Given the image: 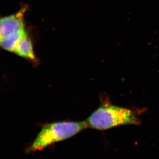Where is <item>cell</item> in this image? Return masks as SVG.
I'll list each match as a JSON object with an SVG mask.
<instances>
[{
	"mask_svg": "<svg viewBox=\"0 0 159 159\" xmlns=\"http://www.w3.org/2000/svg\"><path fill=\"white\" fill-rule=\"evenodd\" d=\"M88 128L85 121H63L44 125L33 142L27 147V153L42 150L56 143L73 137Z\"/></svg>",
	"mask_w": 159,
	"mask_h": 159,
	"instance_id": "obj_3",
	"label": "cell"
},
{
	"mask_svg": "<svg viewBox=\"0 0 159 159\" xmlns=\"http://www.w3.org/2000/svg\"><path fill=\"white\" fill-rule=\"evenodd\" d=\"M28 8L24 5L14 14L0 16V48L19 57L34 45L25 20Z\"/></svg>",
	"mask_w": 159,
	"mask_h": 159,
	"instance_id": "obj_1",
	"label": "cell"
},
{
	"mask_svg": "<svg viewBox=\"0 0 159 159\" xmlns=\"http://www.w3.org/2000/svg\"><path fill=\"white\" fill-rule=\"evenodd\" d=\"M102 99L99 107L85 120L88 128L104 131L122 125H139L141 123L137 111L113 105L107 100Z\"/></svg>",
	"mask_w": 159,
	"mask_h": 159,
	"instance_id": "obj_2",
	"label": "cell"
}]
</instances>
